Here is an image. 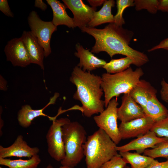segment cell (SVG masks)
<instances>
[{"label":"cell","mask_w":168,"mask_h":168,"mask_svg":"<svg viewBox=\"0 0 168 168\" xmlns=\"http://www.w3.org/2000/svg\"><path fill=\"white\" fill-rule=\"evenodd\" d=\"M81 30L92 35L95 40V44L91 51L92 53L105 52L111 58L116 54H122L131 58L133 64L138 67L149 61L146 54L129 46L134 34L122 26L110 23L102 29L86 26Z\"/></svg>","instance_id":"1"},{"label":"cell","mask_w":168,"mask_h":168,"mask_svg":"<svg viewBox=\"0 0 168 168\" xmlns=\"http://www.w3.org/2000/svg\"><path fill=\"white\" fill-rule=\"evenodd\" d=\"M69 80L77 88L73 98L82 104L81 110L85 116L90 117L104 110V101L101 99L103 91L101 77L89 71L84 72L77 66L73 69Z\"/></svg>","instance_id":"2"},{"label":"cell","mask_w":168,"mask_h":168,"mask_svg":"<svg viewBox=\"0 0 168 168\" xmlns=\"http://www.w3.org/2000/svg\"><path fill=\"white\" fill-rule=\"evenodd\" d=\"M117 145L102 129L88 136L83 146L86 168H100L117 155Z\"/></svg>","instance_id":"3"},{"label":"cell","mask_w":168,"mask_h":168,"mask_svg":"<svg viewBox=\"0 0 168 168\" xmlns=\"http://www.w3.org/2000/svg\"><path fill=\"white\" fill-rule=\"evenodd\" d=\"M65 156L60 161L63 166L74 168L84 156L83 146L87 138L83 126L77 121L69 122L62 127Z\"/></svg>","instance_id":"4"},{"label":"cell","mask_w":168,"mask_h":168,"mask_svg":"<svg viewBox=\"0 0 168 168\" xmlns=\"http://www.w3.org/2000/svg\"><path fill=\"white\" fill-rule=\"evenodd\" d=\"M144 74L140 67L135 70L129 67L118 73L103 74L101 77V87L104 94L105 106L107 107L113 97H117L122 94L129 93Z\"/></svg>","instance_id":"5"},{"label":"cell","mask_w":168,"mask_h":168,"mask_svg":"<svg viewBox=\"0 0 168 168\" xmlns=\"http://www.w3.org/2000/svg\"><path fill=\"white\" fill-rule=\"evenodd\" d=\"M118 105L117 97L113 98L105 110L93 117L99 128L103 130L116 145L122 140L117 124Z\"/></svg>","instance_id":"6"},{"label":"cell","mask_w":168,"mask_h":168,"mask_svg":"<svg viewBox=\"0 0 168 168\" xmlns=\"http://www.w3.org/2000/svg\"><path fill=\"white\" fill-rule=\"evenodd\" d=\"M28 22L31 32L38 39L44 49L45 57H47L51 53L50 40L53 33L57 30V27L52 21L42 20L35 11L29 14Z\"/></svg>","instance_id":"7"},{"label":"cell","mask_w":168,"mask_h":168,"mask_svg":"<svg viewBox=\"0 0 168 168\" xmlns=\"http://www.w3.org/2000/svg\"><path fill=\"white\" fill-rule=\"evenodd\" d=\"M70 121L67 118H61L53 120L46 136L48 152L52 158L60 162L65 156L62 127Z\"/></svg>","instance_id":"8"},{"label":"cell","mask_w":168,"mask_h":168,"mask_svg":"<svg viewBox=\"0 0 168 168\" xmlns=\"http://www.w3.org/2000/svg\"><path fill=\"white\" fill-rule=\"evenodd\" d=\"M155 121L146 115L130 121L121 122L119 128L122 139L138 137L151 130Z\"/></svg>","instance_id":"9"},{"label":"cell","mask_w":168,"mask_h":168,"mask_svg":"<svg viewBox=\"0 0 168 168\" xmlns=\"http://www.w3.org/2000/svg\"><path fill=\"white\" fill-rule=\"evenodd\" d=\"M4 51L7 60L10 62L14 66L25 67L31 63L21 37L13 38L8 41Z\"/></svg>","instance_id":"10"},{"label":"cell","mask_w":168,"mask_h":168,"mask_svg":"<svg viewBox=\"0 0 168 168\" xmlns=\"http://www.w3.org/2000/svg\"><path fill=\"white\" fill-rule=\"evenodd\" d=\"M62 1L72 12L75 27H77L81 29L87 26L93 17L96 8L89 6L84 3L82 0H63Z\"/></svg>","instance_id":"11"},{"label":"cell","mask_w":168,"mask_h":168,"mask_svg":"<svg viewBox=\"0 0 168 168\" xmlns=\"http://www.w3.org/2000/svg\"><path fill=\"white\" fill-rule=\"evenodd\" d=\"M167 138L159 137L154 132L150 130L125 145L117 146L116 149L119 152L135 150L137 153L141 154L146 149L153 148L157 144Z\"/></svg>","instance_id":"12"},{"label":"cell","mask_w":168,"mask_h":168,"mask_svg":"<svg viewBox=\"0 0 168 168\" xmlns=\"http://www.w3.org/2000/svg\"><path fill=\"white\" fill-rule=\"evenodd\" d=\"M39 152L38 147H31L28 145L23 136L20 135L11 146L6 147L0 146V158L12 156L31 158L38 154Z\"/></svg>","instance_id":"13"},{"label":"cell","mask_w":168,"mask_h":168,"mask_svg":"<svg viewBox=\"0 0 168 168\" xmlns=\"http://www.w3.org/2000/svg\"><path fill=\"white\" fill-rule=\"evenodd\" d=\"M117 115L118 119L123 123L128 122L146 115L142 108L129 93L124 94L122 97L121 104L118 108Z\"/></svg>","instance_id":"14"},{"label":"cell","mask_w":168,"mask_h":168,"mask_svg":"<svg viewBox=\"0 0 168 168\" xmlns=\"http://www.w3.org/2000/svg\"><path fill=\"white\" fill-rule=\"evenodd\" d=\"M30 58L31 63L37 64L44 70V49L38 39L29 31H24L21 37Z\"/></svg>","instance_id":"15"},{"label":"cell","mask_w":168,"mask_h":168,"mask_svg":"<svg viewBox=\"0 0 168 168\" xmlns=\"http://www.w3.org/2000/svg\"><path fill=\"white\" fill-rule=\"evenodd\" d=\"M59 96V93H55L54 96L50 98L47 104L41 109H33L28 105L22 106L18 111L17 115V120L19 124L23 128H27L31 125L34 119L40 116L47 117L49 119L51 117L45 114L44 111L49 105L54 104Z\"/></svg>","instance_id":"16"},{"label":"cell","mask_w":168,"mask_h":168,"mask_svg":"<svg viewBox=\"0 0 168 168\" xmlns=\"http://www.w3.org/2000/svg\"><path fill=\"white\" fill-rule=\"evenodd\" d=\"M77 52H75V56L80 59L79 63L77 66L80 68H83L84 72H90L97 68L103 67L106 63L104 60L100 59L95 56L90 49H85L80 44L76 45Z\"/></svg>","instance_id":"17"},{"label":"cell","mask_w":168,"mask_h":168,"mask_svg":"<svg viewBox=\"0 0 168 168\" xmlns=\"http://www.w3.org/2000/svg\"><path fill=\"white\" fill-rule=\"evenodd\" d=\"M157 92V90L149 82L140 79L129 93L144 110L148 101Z\"/></svg>","instance_id":"18"},{"label":"cell","mask_w":168,"mask_h":168,"mask_svg":"<svg viewBox=\"0 0 168 168\" xmlns=\"http://www.w3.org/2000/svg\"><path fill=\"white\" fill-rule=\"evenodd\" d=\"M51 7L53 12L52 22L56 26L64 25L69 28L75 27L73 18L70 17L66 10L67 7L64 4L57 0H46Z\"/></svg>","instance_id":"19"},{"label":"cell","mask_w":168,"mask_h":168,"mask_svg":"<svg viewBox=\"0 0 168 168\" xmlns=\"http://www.w3.org/2000/svg\"><path fill=\"white\" fill-rule=\"evenodd\" d=\"M115 4L114 0H105L101 8L99 11L95 12L87 26L94 28L105 23H114V16L111 13V9L114 6Z\"/></svg>","instance_id":"20"},{"label":"cell","mask_w":168,"mask_h":168,"mask_svg":"<svg viewBox=\"0 0 168 168\" xmlns=\"http://www.w3.org/2000/svg\"><path fill=\"white\" fill-rule=\"evenodd\" d=\"M144 111L145 114L155 122L163 119L168 115V110L158 99L156 95L148 101Z\"/></svg>","instance_id":"21"},{"label":"cell","mask_w":168,"mask_h":168,"mask_svg":"<svg viewBox=\"0 0 168 168\" xmlns=\"http://www.w3.org/2000/svg\"><path fill=\"white\" fill-rule=\"evenodd\" d=\"M126 163L129 164L131 168H146L154 160L151 157L129 151L119 152Z\"/></svg>","instance_id":"22"},{"label":"cell","mask_w":168,"mask_h":168,"mask_svg":"<svg viewBox=\"0 0 168 168\" xmlns=\"http://www.w3.org/2000/svg\"><path fill=\"white\" fill-rule=\"evenodd\" d=\"M41 160L38 154L27 160L10 159L0 158V164L9 168H37Z\"/></svg>","instance_id":"23"},{"label":"cell","mask_w":168,"mask_h":168,"mask_svg":"<svg viewBox=\"0 0 168 168\" xmlns=\"http://www.w3.org/2000/svg\"><path fill=\"white\" fill-rule=\"evenodd\" d=\"M133 60L128 57L117 59H112L102 67L107 71V73L115 74L126 70L133 64Z\"/></svg>","instance_id":"24"},{"label":"cell","mask_w":168,"mask_h":168,"mask_svg":"<svg viewBox=\"0 0 168 168\" xmlns=\"http://www.w3.org/2000/svg\"><path fill=\"white\" fill-rule=\"evenodd\" d=\"M143 154L153 159L163 157L168 160V138L157 144L153 148L146 149Z\"/></svg>","instance_id":"25"},{"label":"cell","mask_w":168,"mask_h":168,"mask_svg":"<svg viewBox=\"0 0 168 168\" xmlns=\"http://www.w3.org/2000/svg\"><path fill=\"white\" fill-rule=\"evenodd\" d=\"M117 12L114 16V23L117 26H122L125 23L123 17V12L127 7L134 6V0H117L116 1Z\"/></svg>","instance_id":"26"},{"label":"cell","mask_w":168,"mask_h":168,"mask_svg":"<svg viewBox=\"0 0 168 168\" xmlns=\"http://www.w3.org/2000/svg\"><path fill=\"white\" fill-rule=\"evenodd\" d=\"M134 4L136 11L144 9L151 14H155L158 10L159 0H135Z\"/></svg>","instance_id":"27"},{"label":"cell","mask_w":168,"mask_h":168,"mask_svg":"<svg viewBox=\"0 0 168 168\" xmlns=\"http://www.w3.org/2000/svg\"><path fill=\"white\" fill-rule=\"evenodd\" d=\"M151 131L159 137L168 138V115L165 118L155 122Z\"/></svg>","instance_id":"28"},{"label":"cell","mask_w":168,"mask_h":168,"mask_svg":"<svg viewBox=\"0 0 168 168\" xmlns=\"http://www.w3.org/2000/svg\"><path fill=\"white\" fill-rule=\"evenodd\" d=\"M127 164L121 155L118 154L103 164L100 168H124Z\"/></svg>","instance_id":"29"},{"label":"cell","mask_w":168,"mask_h":168,"mask_svg":"<svg viewBox=\"0 0 168 168\" xmlns=\"http://www.w3.org/2000/svg\"><path fill=\"white\" fill-rule=\"evenodd\" d=\"M0 10L6 16L13 17L14 15L9 7L7 0H0Z\"/></svg>","instance_id":"30"},{"label":"cell","mask_w":168,"mask_h":168,"mask_svg":"<svg viewBox=\"0 0 168 168\" xmlns=\"http://www.w3.org/2000/svg\"><path fill=\"white\" fill-rule=\"evenodd\" d=\"M161 88L160 95L161 99L164 102L168 103V83L163 79L161 81Z\"/></svg>","instance_id":"31"},{"label":"cell","mask_w":168,"mask_h":168,"mask_svg":"<svg viewBox=\"0 0 168 168\" xmlns=\"http://www.w3.org/2000/svg\"><path fill=\"white\" fill-rule=\"evenodd\" d=\"M146 168H168V160L160 162L154 159Z\"/></svg>","instance_id":"32"},{"label":"cell","mask_w":168,"mask_h":168,"mask_svg":"<svg viewBox=\"0 0 168 168\" xmlns=\"http://www.w3.org/2000/svg\"><path fill=\"white\" fill-rule=\"evenodd\" d=\"M160 49H163L168 50V38L161 41L157 45L149 49L148 51L149 52H151Z\"/></svg>","instance_id":"33"},{"label":"cell","mask_w":168,"mask_h":168,"mask_svg":"<svg viewBox=\"0 0 168 168\" xmlns=\"http://www.w3.org/2000/svg\"><path fill=\"white\" fill-rule=\"evenodd\" d=\"M158 10L168 12V0H159Z\"/></svg>","instance_id":"34"},{"label":"cell","mask_w":168,"mask_h":168,"mask_svg":"<svg viewBox=\"0 0 168 168\" xmlns=\"http://www.w3.org/2000/svg\"><path fill=\"white\" fill-rule=\"evenodd\" d=\"M34 6L35 7L39 8L44 11L47 8V5L42 0H35Z\"/></svg>","instance_id":"35"},{"label":"cell","mask_w":168,"mask_h":168,"mask_svg":"<svg viewBox=\"0 0 168 168\" xmlns=\"http://www.w3.org/2000/svg\"><path fill=\"white\" fill-rule=\"evenodd\" d=\"M105 0H87L92 7L96 8L103 4Z\"/></svg>","instance_id":"36"},{"label":"cell","mask_w":168,"mask_h":168,"mask_svg":"<svg viewBox=\"0 0 168 168\" xmlns=\"http://www.w3.org/2000/svg\"><path fill=\"white\" fill-rule=\"evenodd\" d=\"M7 82L6 80L0 75V89L1 90L6 91L7 88Z\"/></svg>","instance_id":"37"},{"label":"cell","mask_w":168,"mask_h":168,"mask_svg":"<svg viewBox=\"0 0 168 168\" xmlns=\"http://www.w3.org/2000/svg\"><path fill=\"white\" fill-rule=\"evenodd\" d=\"M45 168H54V167L51 164H49Z\"/></svg>","instance_id":"38"},{"label":"cell","mask_w":168,"mask_h":168,"mask_svg":"<svg viewBox=\"0 0 168 168\" xmlns=\"http://www.w3.org/2000/svg\"><path fill=\"white\" fill-rule=\"evenodd\" d=\"M59 168H70L62 166H61L60 167H59Z\"/></svg>","instance_id":"39"},{"label":"cell","mask_w":168,"mask_h":168,"mask_svg":"<svg viewBox=\"0 0 168 168\" xmlns=\"http://www.w3.org/2000/svg\"><path fill=\"white\" fill-rule=\"evenodd\" d=\"M124 168H130L129 166H126Z\"/></svg>","instance_id":"40"},{"label":"cell","mask_w":168,"mask_h":168,"mask_svg":"<svg viewBox=\"0 0 168 168\" xmlns=\"http://www.w3.org/2000/svg\"><path fill=\"white\" fill-rule=\"evenodd\" d=\"M0 168H2V167H0Z\"/></svg>","instance_id":"41"},{"label":"cell","mask_w":168,"mask_h":168,"mask_svg":"<svg viewBox=\"0 0 168 168\" xmlns=\"http://www.w3.org/2000/svg\"></svg>","instance_id":"42"}]
</instances>
